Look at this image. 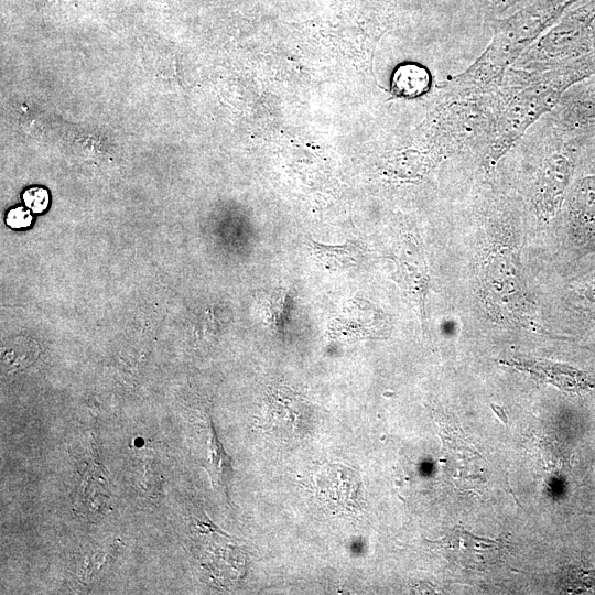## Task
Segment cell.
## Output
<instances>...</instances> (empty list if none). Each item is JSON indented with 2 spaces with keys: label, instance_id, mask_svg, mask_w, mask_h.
I'll return each mask as SVG.
<instances>
[{
  "label": "cell",
  "instance_id": "obj_1",
  "mask_svg": "<svg viewBox=\"0 0 595 595\" xmlns=\"http://www.w3.org/2000/svg\"><path fill=\"white\" fill-rule=\"evenodd\" d=\"M386 314L365 300H350L343 305L329 324V335L336 337L371 338L387 332Z\"/></svg>",
  "mask_w": 595,
  "mask_h": 595
},
{
  "label": "cell",
  "instance_id": "obj_2",
  "mask_svg": "<svg viewBox=\"0 0 595 595\" xmlns=\"http://www.w3.org/2000/svg\"><path fill=\"white\" fill-rule=\"evenodd\" d=\"M307 247L316 264L332 271L357 267L364 253L361 246L355 240L332 246L309 240Z\"/></svg>",
  "mask_w": 595,
  "mask_h": 595
},
{
  "label": "cell",
  "instance_id": "obj_3",
  "mask_svg": "<svg viewBox=\"0 0 595 595\" xmlns=\"http://www.w3.org/2000/svg\"><path fill=\"white\" fill-rule=\"evenodd\" d=\"M566 123L580 133L595 132V78L583 85L570 99Z\"/></svg>",
  "mask_w": 595,
  "mask_h": 595
},
{
  "label": "cell",
  "instance_id": "obj_4",
  "mask_svg": "<svg viewBox=\"0 0 595 595\" xmlns=\"http://www.w3.org/2000/svg\"><path fill=\"white\" fill-rule=\"evenodd\" d=\"M560 589L572 594H595V569L581 555L564 565L559 578Z\"/></svg>",
  "mask_w": 595,
  "mask_h": 595
},
{
  "label": "cell",
  "instance_id": "obj_5",
  "mask_svg": "<svg viewBox=\"0 0 595 595\" xmlns=\"http://www.w3.org/2000/svg\"><path fill=\"white\" fill-rule=\"evenodd\" d=\"M428 86V74L416 65L400 66L392 78V87L397 94L415 96Z\"/></svg>",
  "mask_w": 595,
  "mask_h": 595
},
{
  "label": "cell",
  "instance_id": "obj_6",
  "mask_svg": "<svg viewBox=\"0 0 595 595\" xmlns=\"http://www.w3.org/2000/svg\"><path fill=\"white\" fill-rule=\"evenodd\" d=\"M23 201L32 212L42 213L48 205V193L43 187H31L23 193Z\"/></svg>",
  "mask_w": 595,
  "mask_h": 595
},
{
  "label": "cell",
  "instance_id": "obj_7",
  "mask_svg": "<svg viewBox=\"0 0 595 595\" xmlns=\"http://www.w3.org/2000/svg\"><path fill=\"white\" fill-rule=\"evenodd\" d=\"M32 221V215L24 207L11 209L7 215V224L12 228L28 227Z\"/></svg>",
  "mask_w": 595,
  "mask_h": 595
},
{
  "label": "cell",
  "instance_id": "obj_8",
  "mask_svg": "<svg viewBox=\"0 0 595 595\" xmlns=\"http://www.w3.org/2000/svg\"><path fill=\"white\" fill-rule=\"evenodd\" d=\"M496 6H509L518 0H488Z\"/></svg>",
  "mask_w": 595,
  "mask_h": 595
}]
</instances>
